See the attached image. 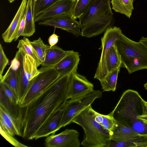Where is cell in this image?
Here are the masks:
<instances>
[{"instance_id":"6da1fadb","label":"cell","mask_w":147,"mask_h":147,"mask_svg":"<svg viewBox=\"0 0 147 147\" xmlns=\"http://www.w3.org/2000/svg\"><path fill=\"white\" fill-rule=\"evenodd\" d=\"M71 75L59 77L25 107L22 119L23 138L34 139L40 127L68 100L67 90Z\"/></svg>"},{"instance_id":"7a4b0ae2","label":"cell","mask_w":147,"mask_h":147,"mask_svg":"<svg viewBox=\"0 0 147 147\" xmlns=\"http://www.w3.org/2000/svg\"><path fill=\"white\" fill-rule=\"evenodd\" d=\"M110 0H91L78 18L82 36L90 38L112 27L115 20Z\"/></svg>"},{"instance_id":"3957f363","label":"cell","mask_w":147,"mask_h":147,"mask_svg":"<svg viewBox=\"0 0 147 147\" xmlns=\"http://www.w3.org/2000/svg\"><path fill=\"white\" fill-rule=\"evenodd\" d=\"M143 100L137 91L128 89L123 93L112 112L117 121L131 128L140 136H147V124L137 119L143 114Z\"/></svg>"},{"instance_id":"277c9868","label":"cell","mask_w":147,"mask_h":147,"mask_svg":"<svg viewBox=\"0 0 147 147\" xmlns=\"http://www.w3.org/2000/svg\"><path fill=\"white\" fill-rule=\"evenodd\" d=\"M95 111L91 105L74 117L71 123L81 127L84 131L81 145L84 147H108L111 140V133L95 119Z\"/></svg>"},{"instance_id":"5b68a950","label":"cell","mask_w":147,"mask_h":147,"mask_svg":"<svg viewBox=\"0 0 147 147\" xmlns=\"http://www.w3.org/2000/svg\"><path fill=\"white\" fill-rule=\"evenodd\" d=\"M114 45L122 65L129 74L147 69V48L142 43L134 41L122 33Z\"/></svg>"},{"instance_id":"8992f818","label":"cell","mask_w":147,"mask_h":147,"mask_svg":"<svg viewBox=\"0 0 147 147\" xmlns=\"http://www.w3.org/2000/svg\"><path fill=\"white\" fill-rule=\"evenodd\" d=\"M39 70V73L33 80L24 98L19 104L21 107H26L59 77L58 73L53 67H42Z\"/></svg>"},{"instance_id":"52a82bcc","label":"cell","mask_w":147,"mask_h":147,"mask_svg":"<svg viewBox=\"0 0 147 147\" xmlns=\"http://www.w3.org/2000/svg\"><path fill=\"white\" fill-rule=\"evenodd\" d=\"M122 33L120 28L114 26L108 29L101 38L102 49L101 56L94 78L100 82L104 79L108 72L106 62V54L109 49L115 44L117 39Z\"/></svg>"},{"instance_id":"ba28073f","label":"cell","mask_w":147,"mask_h":147,"mask_svg":"<svg viewBox=\"0 0 147 147\" xmlns=\"http://www.w3.org/2000/svg\"><path fill=\"white\" fill-rule=\"evenodd\" d=\"M102 96V92L99 90H94L91 93L77 101L69 102L64 111L61 126L64 127L71 123L73 119L78 114L93 103L97 98Z\"/></svg>"},{"instance_id":"9c48e42d","label":"cell","mask_w":147,"mask_h":147,"mask_svg":"<svg viewBox=\"0 0 147 147\" xmlns=\"http://www.w3.org/2000/svg\"><path fill=\"white\" fill-rule=\"evenodd\" d=\"M94 90L93 84L76 71L71 74L70 79L67 92L69 100L67 102H71L79 100Z\"/></svg>"},{"instance_id":"30bf717a","label":"cell","mask_w":147,"mask_h":147,"mask_svg":"<svg viewBox=\"0 0 147 147\" xmlns=\"http://www.w3.org/2000/svg\"><path fill=\"white\" fill-rule=\"evenodd\" d=\"M38 24L59 28L77 37L81 35L79 22L76 20L71 13H63L40 21Z\"/></svg>"},{"instance_id":"8fae6325","label":"cell","mask_w":147,"mask_h":147,"mask_svg":"<svg viewBox=\"0 0 147 147\" xmlns=\"http://www.w3.org/2000/svg\"><path fill=\"white\" fill-rule=\"evenodd\" d=\"M26 53L23 49H19L11 61L10 66L15 70L18 80L19 105L24 98L34 79L29 81L24 71V61Z\"/></svg>"},{"instance_id":"7c38bea8","label":"cell","mask_w":147,"mask_h":147,"mask_svg":"<svg viewBox=\"0 0 147 147\" xmlns=\"http://www.w3.org/2000/svg\"><path fill=\"white\" fill-rule=\"evenodd\" d=\"M79 133L76 130L66 129L57 134H52L45 139L47 147H79Z\"/></svg>"},{"instance_id":"4fadbf2b","label":"cell","mask_w":147,"mask_h":147,"mask_svg":"<svg viewBox=\"0 0 147 147\" xmlns=\"http://www.w3.org/2000/svg\"><path fill=\"white\" fill-rule=\"evenodd\" d=\"M67 104L66 101L47 119L36 132L34 139L37 140L55 134L61 127V122Z\"/></svg>"},{"instance_id":"5bb4252c","label":"cell","mask_w":147,"mask_h":147,"mask_svg":"<svg viewBox=\"0 0 147 147\" xmlns=\"http://www.w3.org/2000/svg\"><path fill=\"white\" fill-rule=\"evenodd\" d=\"M76 0H60L54 4L34 19L35 22L41 21L66 13H71Z\"/></svg>"},{"instance_id":"9a60e30c","label":"cell","mask_w":147,"mask_h":147,"mask_svg":"<svg viewBox=\"0 0 147 147\" xmlns=\"http://www.w3.org/2000/svg\"><path fill=\"white\" fill-rule=\"evenodd\" d=\"M22 119L13 117L0 105V127L10 135L22 136Z\"/></svg>"},{"instance_id":"2e32d148","label":"cell","mask_w":147,"mask_h":147,"mask_svg":"<svg viewBox=\"0 0 147 147\" xmlns=\"http://www.w3.org/2000/svg\"><path fill=\"white\" fill-rule=\"evenodd\" d=\"M80 60L79 53L72 51L58 63L53 66L58 73L59 78L72 74L77 71Z\"/></svg>"},{"instance_id":"e0dca14e","label":"cell","mask_w":147,"mask_h":147,"mask_svg":"<svg viewBox=\"0 0 147 147\" xmlns=\"http://www.w3.org/2000/svg\"><path fill=\"white\" fill-rule=\"evenodd\" d=\"M27 0H22L10 24L5 31L2 34V37L5 42L10 43L16 38L25 11Z\"/></svg>"},{"instance_id":"ac0fdd59","label":"cell","mask_w":147,"mask_h":147,"mask_svg":"<svg viewBox=\"0 0 147 147\" xmlns=\"http://www.w3.org/2000/svg\"><path fill=\"white\" fill-rule=\"evenodd\" d=\"M72 50L65 51L57 45L50 47L46 51L45 57L41 65L42 67H51L55 65Z\"/></svg>"},{"instance_id":"d6986e66","label":"cell","mask_w":147,"mask_h":147,"mask_svg":"<svg viewBox=\"0 0 147 147\" xmlns=\"http://www.w3.org/2000/svg\"><path fill=\"white\" fill-rule=\"evenodd\" d=\"M141 136H142L139 135L131 128L117 121L116 127L111 134V140L115 141H126L138 138Z\"/></svg>"},{"instance_id":"ffe728a7","label":"cell","mask_w":147,"mask_h":147,"mask_svg":"<svg viewBox=\"0 0 147 147\" xmlns=\"http://www.w3.org/2000/svg\"><path fill=\"white\" fill-rule=\"evenodd\" d=\"M24 29L21 36L30 37L35 32L34 19L33 18L32 0H28L26 10Z\"/></svg>"},{"instance_id":"44dd1931","label":"cell","mask_w":147,"mask_h":147,"mask_svg":"<svg viewBox=\"0 0 147 147\" xmlns=\"http://www.w3.org/2000/svg\"><path fill=\"white\" fill-rule=\"evenodd\" d=\"M0 105L9 113L15 118L22 117L19 105L12 102L7 96L2 89L0 88Z\"/></svg>"},{"instance_id":"7402d4cb","label":"cell","mask_w":147,"mask_h":147,"mask_svg":"<svg viewBox=\"0 0 147 147\" xmlns=\"http://www.w3.org/2000/svg\"><path fill=\"white\" fill-rule=\"evenodd\" d=\"M106 62L108 74L117 68L121 67L122 65L120 56L115 45L106 53Z\"/></svg>"},{"instance_id":"603a6c76","label":"cell","mask_w":147,"mask_h":147,"mask_svg":"<svg viewBox=\"0 0 147 147\" xmlns=\"http://www.w3.org/2000/svg\"><path fill=\"white\" fill-rule=\"evenodd\" d=\"M0 82L5 83L11 88L18 102L19 82L15 70L10 67Z\"/></svg>"},{"instance_id":"cb8c5ba5","label":"cell","mask_w":147,"mask_h":147,"mask_svg":"<svg viewBox=\"0 0 147 147\" xmlns=\"http://www.w3.org/2000/svg\"><path fill=\"white\" fill-rule=\"evenodd\" d=\"M111 2L112 8L115 12L130 18L134 9L133 0H111Z\"/></svg>"},{"instance_id":"d4e9b609","label":"cell","mask_w":147,"mask_h":147,"mask_svg":"<svg viewBox=\"0 0 147 147\" xmlns=\"http://www.w3.org/2000/svg\"><path fill=\"white\" fill-rule=\"evenodd\" d=\"M120 68H117L109 73L104 79L100 81L103 92L115 91Z\"/></svg>"},{"instance_id":"484cf974","label":"cell","mask_w":147,"mask_h":147,"mask_svg":"<svg viewBox=\"0 0 147 147\" xmlns=\"http://www.w3.org/2000/svg\"><path fill=\"white\" fill-rule=\"evenodd\" d=\"M108 147H147V136L126 141L111 140Z\"/></svg>"},{"instance_id":"4316f807","label":"cell","mask_w":147,"mask_h":147,"mask_svg":"<svg viewBox=\"0 0 147 147\" xmlns=\"http://www.w3.org/2000/svg\"><path fill=\"white\" fill-rule=\"evenodd\" d=\"M34 60L26 53L24 56V68L27 77L29 81L33 80L40 73Z\"/></svg>"},{"instance_id":"83f0119b","label":"cell","mask_w":147,"mask_h":147,"mask_svg":"<svg viewBox=\"0 0 147 147\" xmlns=\"http://www.w3.org/2000/svg\"><path fill=\"white\" fill-rule=\"evenodd\" d=\"M30 41L26 36L19 41L17 48L21 49L29 55L35 61L37 67L42 64V62L38 57L35 51L31 45Z\"/></svg>"},{"instance_id":"f1b7e54d","label":"cell","mask_w":147,"mask_h":147,"mask_svg":"<svg viewBox=\"0 0 147 147\" xmlns=\"http://www.w3.org/2000/svg\"><path fill=\"white\" fill-rule=\"evenodd\" d=\"M60 0H32L33 18L35 19L54 4Z\"/></svg>"},{"instance_id":"f546056e","label":"cell","mask_w":147,"mask_h":147,"mask_svg":"<svg viewBox=\"0 0 147 147\" xmlns=\"http://www.w3.org/2000/svg\"><path fill=\"white\" fill-rule=\"evenodd\" d=\"M30 43L42 63L45 59L46 51L50 46L45 44L40 37L31 41Z\"/></svg>"},{"instance_id":"4dcf8cb0","label":"cell","mask_w":147,"mask_h":147,"mask_svg":"<svg viewBox=\"0 0 147 147\" xmlns=\"http://www.w3.org/2000/svg\"><path fill=\"white\" fill-rule=\"evenodd\" d=\"M103 121L100 125L111 134L115 130L117 124V121L114 117L111 111L107 115L102 114Z\"/></svg>"},{"instance_id":"1f68e13d","label":"cell","mask_w":147,"mask_h":147,"mask_svg":"<svg viewBox=\"0 0 147 147\" xmlns=\"http://www.w3.org/2000/svg\"><path fill=\"white\" fill-rule=\"evenodd\" d=\"M91 0H77L71 13L75 19L78 18L84 12Z\"/></svg>"},{"instance_id":"d6a6232c","label":"cell","mask_w":147,"mask_h":147,"mask_svg":"<svg viewBox=\"0 0 147 147\" xmlns=\"http://www.w3.org/2000/svg\"><path fill=\"white\" fill-rule=\"evenodd\" d=\"M9 60L3 51L1 45L0 44V79H2L4 69L8 64Z\"/></svg>"},{"instance_id":"836d02e7","label":"cell","mask_w":147,"mask_h":147,"mask_svg":"<svg viewBox=\"0 0 147 147\" xmlns=\"http://www.w3.org/2000/svg\"><path fill=\"white\" fill-rule=\"evenodd\" d=\"M0 86L9 100L14 104L19 105L18 100L11 88L3 82H0Z\"/></svg>"},{"instance_id":"e575fe53","label":"cell","mask_w":147,"mask_h":147,"mask_svg":"<svg viewBox=\"0 0 147 147\" xmlns=\"http://www.w3.org/2000/svg\"><path fill=\"white\" fill-rule=\"evenodd\" d=\"M0 133L4 138L13 145L16 147H27L25 145L19 142L12 136L8 134L5 131L0 127Z\"/></svg>"},{"instance_id":"d590c367","label":"cell","mask_w":147,"mask_h":147,"mask_svg":"<svg viewBox=\"0 0 147 147\" xmlns=\"http://www.w3.org/2000/svg\"><path fill=\"white\" fill-rule=\"evenodd\" d=\"M25 22V12L21 22L17 35L16 38L14 39V41L18 39V38L20 37V36H21L22 34L24 31V29Z\"/></svg>"},{"instance_id":"8d00e7d4","label":"cell","mask_w":147,"mask_h":147,"mask_svg":"<svg viewBox=\"0 0 147 147\" xmlns=\"http://www.w3.org/2000/svg\"><path fill=\"white\" fill-rule=\"evenodd\" d=\"M59 36L55 34H53L49 36L48 38V42L50 46L52 47L55 45L58 42Z\"/></svg>"},{"instance_id":"74e56055","label":"cell","mask_w":147,"mask_h":147,"mask_svg":"<svg viewBox=\"0 0 147 147\" xmlns=\"http://www.w3.org/2000/svg\"><path fill=\"white\" fill-rule=\"evenodd\" d=\"M95 119L96 122L100 124L103 121L102 114L95 111Z\"/></svg>"},{"instance_id":"f35d334b","label":"cell","mask_w":147,"mask_h":147,"mask_svg":"<svg viewBox=\"0 0 147 147\" xmlns=\"http://www.w3.org/2000/svg\"><path fill=\"white\" fill-rule=\"evenodd\" d=\"M143 113L142 115H147V102L143 100Z\"/></svg>"},{"instance_id":"ab89813d","label":"cell","mask_w":147,"mask_h":147,"mask_svg":"<svg viewBox=\"0 0 147 147\" xmlns=\"http://www.w3.org/2000/svg\"><path fill=\"white\" fill-rule=\"evenodd\" d=\"M137 119L141 120L144 123L147 124V115H141L137 117Z\"/></svg>"},{"instance_id":"60d3db41","label":"cell","mask_w":147,"mask_h":147,"mask_svg":"<svg viewBox=\"0 0 147 147\" xmlns=\"http://www.w3.org/2000/svg\"><path fill=\"white\" fill-rule=\"evenodd\" d=\"M139 41L147 48V37L142 36Z\"/></svg>"},{"instance_id":"b9f144b4","label":"cell","mask_w":147,"mask_h":147,"mask_svg":"<svg viewBox=\"0 0 147 147\" xmlns=\"http://www.w3.org/2000/svg\"><path fill=\"white\" fill-rule=\"evenodd\" d=\"M144 86L145 90H147V82L144 85Z\"/></svg>"},{"instance_id":"7bdbcfd3","label":"cell","mask_w":147,"mask_h":147,"mask_svg":"<svg viewBox=\"0 0 147 147\" xmlns=\"http://www.w3.org/2000/svg\"><path fill=\"white\" fill-rule=\"evenodd\" d=\"M15 0H8L10 3H11Z\"/></svg>"}]
</instances>
